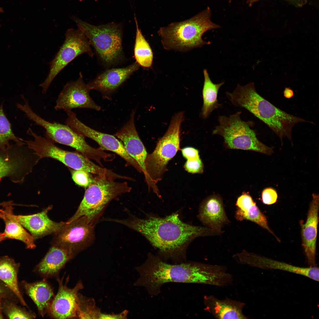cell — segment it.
I'll use <instances>...</instances> for the list:
<instances>
[{
  "instance_id": "1",
  "label": "cell",
  "mask_w": 319,
  "mask_h": 319,
  "mask_svg": "<svg viewBox=\"0 0 319 319\" xmlns=\"http://www.w3.org/2000/svg\"><path fill=\"white\" fill-rule=\"evenodd\" d=\"M112 221L142 235L157 250L159 257L176 261L185 258L187 249L196 238L222 233L221 231L184 222L177 213L163 217L149 214L144 218L131 215L125 219Z\"/></svg>"
},
{
  "instance_id": "2",
  "label": "cell",
  "mask_w": 319,
  "mask_h": 319,
  "mask_svg": "<svg viewBox=\"0 0 319 319\" xmlns=\"http://www.w3.org/2000/svg\"><path fill=\"white\" fill-rule=\"evenodd\" d=\"M140 277L137 284L145 287L149 294L157 295L161 287L168 282L202 284L223 287L229 274L226 267L194 261L171 264L151 253L138 268Z\"/></svg>"
},
{
  "instance_id": "3",
  "label": "cell",
  "mask_w": 319,
  "mask_h": 319,
  "mask_svg": "<svg viewBox=\"0 0 319 319\" xmlns=\"http://www.w3.org/2000/svg\"><path fill=\"white\" fill-rule=\"evenodd\" d=\"M226 95L233 105L244 108L263 121L281 141L284 137L291 140L292 131L296 124L313 123L276 107L258 94L253 82L244 86L238 84L232 92H226Z\"/></svg>"
},
{
  "instance_id": "4",
  "label": "cell",
  "mask_w": 319,
  "mask_h": 319,
  "mask_svg": "<svg viewBox=\"0 0 319 319\" xmlns=\"http://www.w3.org/2000/svg\"><path fill=\"white\" fill-rule=\"evenodd\" d=\"M124 178V176L106 173L96 175L88 186L75 213L66 223L84 217L88 223L95 225L111 201L131 191L132 188L126 182L115 181L116 179Z\"/></svg>"
},
{
  "instance_id": "5",
  "label": "cell",
  "mask_w": 319,
  "mask_h": 319,
  "mask_svg": "<svg viewBox=\"0 0 319 319\" xmlns=\"http://www.w3.org/2000/svg\"><path fill=\"white\" fill-rule=\"evenodd\" d=\"M211 10L208 7L189 19L161 27L157 33L163 48L186 52L210 44V42L202 39L203 34L208 30L220 27L211 21Z\"/></svg>"
},
{
  "instance_id": "6",
  "label": "cell",
  "mask_w": 319,
  "mask_h": 319,
  "mask_svg": "<svg viewBox=\"0 0 319 319\" xmlns=\"http://www.w3.org/2000/svg\"><path fill=\"white\" fill-rule=\"evenodd\" d=\"M184 113L180 111L172 117L168 128L158 141L154 151L147 154L145 160V180L149 189L160 196L156 184L167 170V165L180 149V129Z\"/></svg>"
},
{
  "instance_id": "7",
  "label": "cell",
  "mask_w": 319,
  "mask_h": 319,
  "mask_svg": "<svg viewBox=\"0 0 319 319\" xmlns=\"http://www.w3.org/2000/svg\"><path fill=\"white\" fill-rule=\"evenodd\" d=\"M241 110L228 116H219L218 124L212 132L213 135L222 136L226 146L230 149L251 150L268 155L273 152L272 148L261 142L257 138L252 121H245L240 118Z\"/></svg>"
},
{
  "instance_id": "8",
  "label": "cell",
  "mask_w": 319,
  "mask_h": 319,
  "mask_svg": "<svg viewBox=\"0 0 319 319\" xmlns=\"http://www.w3.org/2000/svg\"><path fill=\"white\" fill-rule=\"evenodd\" d=\"M74 19L105 64L115 65L123 60L121 24L112 22L95 26L76 17Z\"/></svg>"
},
{
  "instance_id": "9",
  "label": "cell",
  "mask_w": 319,
  "mask_h": 319,
  "mask_svg": "<svg viewBox=\"0 0 319 319\" xmlns=\"http://www.w3.org/2000/svg\"><path fill=\"white\" fill-rule=\"evenodd\" d=\"M24 104L17 103V108L23 112L29 119L36 125L41 126L45 130V137L57 142L71 147L89 159L100 162L104 155V151L100 147L95 148L86 141L84 137L73 130L69 126L59 123L51 122L41 118L35 113L30 107L29 102L23 95Z\"/></svg>"
},
{
  "instance_id": "10",
  "label": "cell",
  "mask_w": 319,
  "mask_h": 319,
  "mask_svg": "<svg viewBox=\"0 0 319 319\" xmlns=\"http://www.w3.org/2000/svg\"><path fill=\"white\" fill-rule=\"evenodd\" d=\"M27 133L33 139H23V141L40 159H53L74 170H83L97 175L111 172V170L96 165L78 152L67 151L58 147L52 140L37 134L30 128Z\"/></svg>"
},
{
  "instance_id": "11",
  "label": "cell",
  "mask_w": 319,
  "mask_h": 319,
  "mask_svg": "<svg viewBox=\"0 0 319 319\" xmlns=\"http://www.w3.org/2000/svg\"><path fill=\"white\" fill-rule=\"evenodd\" d=\"M84 53L91 57L93 53L87 38L79 28H69L66 32L65 40L53 59L50 63V70L45 80L39 86L42 93L45 94L57 75L69 64L78 56Z\"/></svg>"
},
{
  "instance_id": "12",
  "label": "cell",
  "mask_w": 319,
  "mask_h": 319,
  "mask_svg": "<svg viewBox=\"0 0 319 319\" xmlns=\"http://www.w3.org/2000/svg\"><path fill=\"white\" fill-rule=\"evenodd\" d=\"M95 227L84 217L66 223L53 233L52 246L63 249L74 258L93 243L95 239Z\"/></svg>"
},
{
  "instance_id": "13",
  "label": "cell",
  "mask_w": 319,
  "mask_h": 319,
  "mask_svg": "<svg viewBox=\"0 0 319 319\" xmlns=\"http://www.w3.org/2000/svg\"><path fill=\"white\" fill-rule=\"evenodd\" d=\"M12 144L0 149V181L8 178L12 182L22 183L40 160L27 146Z\"/></svg>"
},
{
  "instance_id": "14",
  "label": "cell",
  "mask_w": 319,
  "mask_h": 319,
  "mask_svg": "<svg viewBox=\"0 0 319 319\" xmlns=\"http://www.w3.org/2000/svg\"><path fill=\"white\" fill-rule=\"evenodd\" d=\"M65 123L74 131L94 140L103 150L112 152L123 159L127 166H131L139 172L142 171L137 162L126 151L123 144L114 136L97 131L86 126L77 118L72 111L66 112Z\"/></svg>"
},
{
  "instance_id": "15",
  "label": "cell",
  "mask_w": 319,
  "mask_h": 319,
  "mask_svg": "<svg viewBox=\"0 0 319 319\" xmlns=\"http://www.w3.org/2000/svg\"><path fill=\"white\" fill-rule=\"evenodd\" d=\"M76 80H70L64 86L56 102L55 110L58 111H71L76 108H86L99 111L100 107L91 97L89 92L91 89L85 83L81 72Z\"/></svg>"
},
{
  "instance_id": "16",
  "label": "cell",
  "mask_w": 319,
  "mask_h": 319,
  "mask_svg": "<svg viewBox=\"0 0 319 319\" xmlns=\"http://www.w3.org/2000/svg\"><path fill=\"white\" fill-rule=\"evenodd\" d=\"M239 263L263 269L279 270L299 274L319 281V268L302 267L289 264L243 250L233 255Z\"/></svg>"
},
{
  "instance_id": "17",
  "label": "cell",
  "mask_w": 319,
  "mask_h": 319,
  "mask_svg": "<svg viewBox=\"0 0 319 319\" xmlns=\"http://www.w3.org/2000/svg\"><path fill=\"white\" fill-rule=\"evenodd\" d=\"M56 279L58 291L52 300L48 314L56 319L77 318L78 292L83 287L82 281H78L74 287L70 288L67 286L68 280L64 284L63 278L58 277Z\"/></svg>"
},
{
  "instance_id": "18",
  "label": "cell",
  "mask_w": 319,
  "mask_h": 319,
  "mask_svg": "<svg viewBox=\"0 0 319 319\" xmlns=\"http://www.w3.org/2000/svg\"><path fill=\"white\" fill-rule=\"evenodd\" d=\"M319 195L313 193L306 221L301 223L302 245L310 266H315L316 241L318 222Z\"/></svg>"
},
{
  "instance_id": "19",
  "label": "cell",
  "mask_w": 319,
  "mask_h": 319,
  "mask_svg": "<svg viewBox=\"0 0 319 319\" xmlns=\"http://www.w3.org/2000/svg\"><path fill=\"white\" fill-rule=\"evenodd\" d=\"M135 112L134 110L132 111L128 121L115 136L121 140L127 152L139 165L145 178L146 174L145 162L148 153L135 128Z\"/></svg>"
},
{
  "instance_id": "20",
  "label": "cell",
  "mask_w": 319,
  "mask_h": 319,
  "mask_svg": "<svg viewBox=\"0 0 319 319\" xmlns=\"http://www.w3.org/2000/svg\"><path fill=\"white\" fill-rule=\"evenodd\" d=\"M52 208V206H50L36 214L25 215L14 214V217L35 240L54 233L66 224L63 222H55L49 218L48 214Z\"/></svg>"
},
{
  "instance_id": "21",
  "label": "cell",
  "mask_w": 319,
  "mask_h": 319,
  "mask_svg": "<svg viewBox=\"0 0 319 319\" xmlns=\"http://www.w3.org/2000/svg\"><path fill=\"white\" fill-rule=\"evenodd\" d=\"M135 62L126 67L107 69L100 74L88 84L92 89H95L106 96L113 93L139 68Z\"/></svg>"
},
{
  "instance_id": "22",
  "label": "cell",
  "mask_w": 319,
  "mask_h": 319,
  "mask_svg": "<svg viewBox=\"0 0 319 319\" xmlns=\"http://www.w3.org/2000/svg\"><path fill=\"white\" fill-rule=\"evenodd\" d=\"M198 216L204 226L216 230H222L230 222L222 199L216 195L208 197L201 203Z\"/></svg>"
},
{
  "instance_id": "23",
  "label": "cell",
  "mask_w": 319,
  "mask_h": 319,
  "mask_svg": "<svg viewBox=\"0 0 319 319\" xmlns=\"http://www.w3.org/2000/svg\"><path fill=\"white\" fill-rule=\"evenodd\" d=\"M205 310L218 319H246L243 313L245 305L243 302L229 298L219 299L213 295L204 297Z\"/></svg>"
},
{
  "instance_id": "24",
  "label": "cell",
  "mask_w": 319,
  "mask_h": 319,
  "mask_svg": "<svg viewBox=\"0 0 319 319\" xmlns=\"http://www.w3.org/2000/svg\"><path fill=\"white\" fill-rule=\"evenodd\" d=\"M73 259L65 250L52 246L34 271L45 278L56 276L66 263Z\"/></svg>"
},
{
  "instance_id": "25",
  "label": "cell",
  "mask_w": 319,
  "mask_h": 319,
  "mask_svg": "<svg viewBox=\"0 0 319 319\" xmlns=\"http://www.w3.org/2000/svg\"><path fill=\"white\" fill-rule=\"evenodd\" d=\"M13 206L7 205L0 209V218L3 221L5 225L3 232L4 237L5 239L21 241L25 244L27 248L33 249L36 247L35 240L15 218Z\"/></svg>"
},
{
  "instance_id": "26",
  "label": "cell",
  "mask_w": 319,
  "mask_h": 319,
  "mask_svg": "<svg viewBox=\"0 0 319 319\" xmlns=\"http://www.w3.org/2000/svg\"><path fill=\"white\" fill-rule=\"evenodd\" d=\"M22 285L36 305L40 315L43 317L48 314L55 296L52 287L45 279L33 283L23 281Z\"/></svg>"
},
{
  "instance_id": "27",
  "label": "cell",
  "mask_w": 319,
  "mask_h": 319,
  "mask_svg": "<svg viewBox=\"0 0 319 319\" xmlns=\"http://www.w3.org/2000/svg\"><path fill=\"white\" fill-rule=\"evenodd\" d=\"M19 264L8 256L0 257V280L18 298L23 306H27L18 285V273Z\"/></svg>"
},
{
  "instance_id": "28",
  "label": "cell",
  "mask_w": 319,
  "mask_h": 319,
  "mask_svg": "<svg viewBox=\"0 0 319 319\" xmlns=\"http://www.w3.org/2000/svg\"><path fill=\"white\" fill-rule=\"evenodd\" d=\"M204 81L202 89L203 105L201 116L204 119L207 118L215 109L220 108L222 104L218 102V94L224 82L219 84L214 83L211 79L206 69L203 70Z\"/></svg>"
},
{
  "instance_id": "29",
  "label": "cell",
  "mask_w": 319,
  "mask_h": 319,
  "mask_svg": "<svg viewBox=\"0 0 319 319\" xmlns=\"http://www.w3.org/2000/svg\"><path fill=\"white\" fill-rule=\"evenodd\" d=\"M136 32L134 53L136 62L140 66L149 68L152 65L153 55L149 44L139 28L137 21L134 17Z\"/></svg>"
},
{
  "instance_id": "30",
  "label": "cell",
  "mask_w": 319,
  "mask_h": 319,
  "mask_svg": "<svg viewBox=\"0 0 319 319\" xmlns=\"http://www.w3.org/2000/svg\"><path fill=\"white\" fill-rule=\"evenodd\" d=\"M235 217L238 221L247 220L257 224L268 231L274 236L278 241H279V239L269 227L266 216L257 206L255 202L244 210L237 209L235 213Z\"/></svg>"
},
{
  "instance_id": "31",
  "label": "cell",
  "mask_w": 319,
  "mask_h": 319,
  "mask_svg": "<svg viewBox=\"0 0 319 319\" xmlns=\"http://www.w3.org/2000/svg\"><path fill=\"white\" fill-rule=\"evenodd\" d=\"M3 103L0 105V149H5L11 147V141L17 145H25L23 139L17 137L13 133L11 125L6 117L3 110Z\"/></svg>"
},
{
  "instance_id": "32",
  "label": "cell",
  "mask_w": 319,
  "mask_h": 319,
  "mask_svg": "<svg viewBox=\"0 0 319 319\" xmlns=\"http://www.w3.org/2000/svg\"><path fill=\"white\" fill-rule=\"evenodd\" d=\"M5 300L3 304L1 302L2 309L9 318L33 319L36 318V315L33 312H28L13 302L6 299Z\"/></svg>"
},
{
  "instance_id": "33",
  "label": "cell",
  "mask_w": 319,
  "mask_h": 319,
  "mask_svg": "<svg viewBox=\"0 0 319 319\" xmlns=\"http://www.w3.org/2000/svg\"><path fill=\"white\" fill-rule=\"evenodd\" d=\"M90 173L82 170H75L71 172L72 178L74 182L78 185L86 187L93 181L94 178Z\"/></svg>"
},
{
  "instance_id": "34",
  "label": "cell",
  "mask_w": 319,
  "mask_h": 319,
  "mask_svg": "<svg viewBox=\"0 0 319 319\" xmlns=\"http://www.w3.org/2000/svg\"><path fill=\"white\" fill-rule=\"evenodd\" d=\"M184 167L186 171L192 173H201L203 171V165L200 157L187 160Z\"/></svg>"
},
{
  "instance_id": "35",
  "label": "cell",
  "mask_w": 319,
  "mask_h": 319,
  "mask_svg": "<svg viewBox=\"0 0 319 319\" xmlns=\"http://www.w3.org/2000/svg\"><path fill=\"white\" fill-rule=\"evenodd\" d=\"M278 197L276 191L271 188H266L262 192V202L265 204L270 205L275 204L277 201Z\"/></svg>"
},
{
  "instance_id": "36",
  "label": "cell",
  "mask_w": 319,
  "mask_h": 319,
  "mask_svg": "<svg viewBox=\"0 0 319 319\" xmlns=\"http://www.w3.org/2000/svg\"><path fill=\"white\" fill-rule=\"evenodd\" d=\"M255 202L248 193L243 192L237 198L236 205L237 209L243 210Z\"/></svg>"
},
{
  "instance_id": "37",
  "label": "cell",
  "mask_w": 319,
  "mask_h": 319,
  "mask_svg": "<svg viewBox=\"0 0 319 319\" xmlns=\"http://www.w3.org/2000/svg\"><path fill=\"white\" fill-rule=\"evenodd\" d=\"M183 157L187 160L199 157L198 150L192 147H186L181 150Z\"/></svg>"
},
{
  "instance_id": "38",
  "label": "cell",
  "mask_w": 319,
  "mask_h": 319,
  "mask_svg": "<svg viewBox=\"0 0 319 319\" xmlns=\"http://www.w3.org/2000/svg\"><path fill=\"white\" fill-rule=\"evenodd\" d=\"M12 293L6 285L0 280V298L2 299L9 298V296Z\"/></svg>"
},
{
  "instance_id": "39",
  "label": "cell",
  "mask_w": 319,
  "mask_h": 319,
  "mask_svg": "<svg viewBox=\"0 0 319 319\" xmlns=\"http://www.w3.org/2000/svg\"><path fill=\"white\" fill-rule=\"evenodd\" d=\"M122 314L120 315H110L102 314H100L98 315L99 318L101 319H113V318H120L121 317H123Z\"/></svg>"
},
{
  "instance_id": "40",
  "label": "cell",
  "mask_w": 319,
  "mask_h": 319,
  "mask_svg": "<svg viewBox=\"0 0 319 319\" xmlns=\"http://www.w3.org/2000/svg\"><path fill=\"white\" fill-rule=\"evenodd\" d=\"M283 93L284 96L287 98H289L294 95L293 91L289 88H286Z\"/></svg>"
},
{
  "instance_id": "41",
  "label": "cell",
  "mask_w": 319,
  "mask_h": 319,
  "mask_svg": "<svg viewBox=\"0 0 319 319\" xmlns=\"http://www.w3.org/2000/svg\"><path fill=\"white\" fill-rule=\"evenodd\" d=\"M296 6L300 7L302 6L306 2V0H288Z\"/></svg>"
},
{
  "instance_id": "42",
  "label": "cell",
  "mask_w": 319,
  "mask_h": 319,
  "mask_svg": "<svg viewBox=\"0 0 319 319\" xmlns=\"http://www.w3.org/2000/svg\"><path fill=\"white\" fill-rule=\"evenodd\" d=\"M2 299H3L0 298V319H2L4 318L2 314V309L1 304Z\"/></svg>"
},
{
  "instance_id": "43",
  "label": "cell",
  "mask_w": 319,
  "mask_h": 319,
  "mask_svg": "<svg viewBox=\"0 0 319 319\" xmlns=\"http://www.w3.org/2000/svg\"><path fill=\"white\" fill-rule=\"evenodd\" d=\"M10 204V202L8 201H4L0 203V207H3L5 206L9 205Z\"/></svg>"
},
{
  "instance_id": "44",
  "label": "cell",
  "mask_w": 319,
  "mask_h": 319,
  "mask_svg": "<svg viewBox=\"0 0 319 319\" xmlns=\"http://www.w3.org/2000/svg\"><path fill=\"white\" fill-rule=\"evenodd\" d=\"M259 0H247V3L248 5L250 6L253 4L255 2L258 1Z\"/></svg>"
},
{
  "instance_id": "45",
  "label": "cell",
  "mask_w": 319,
  "mask_h": 319,
  "mask_svg": "<svg viewBox=\"0 0 319 319\" xmlns=\"http://www.w3.org/2000/svg\"><path fill=\"white\" fill-rule=\"evenodd\" d=\"M5 239L3 233H0V242L2 241Z\"/></svg>"
},
{
  "instance_id": "46",
  "label": "cell",
  "mask_w": 319,
  "mask_h": 319,
  "mask_svg": "<svg viewBox=\"0 0 319 319\" xmlns=\"http://www.w3.org/2000/svg\"><path fill=\"white\" fill-rule=\"evenodd\" d=\"M231 1H232V0H229V2L230 3V2H231Z\"/></svg>"
},
{
  "instance_id": "47",
  "label": "cell",
  "mask_w": 319,
  "mask_h": 319,
  "mask_svg": "<svg viewBox=\"0 0 319 319\" xmlns=\"http://www.w3.org/2000/svg\"><path fill=\"white\" fill-rule=\"evenodd\" d=\"M79 0V1H83V0Z\"/></svg>"
}]
</instances>
